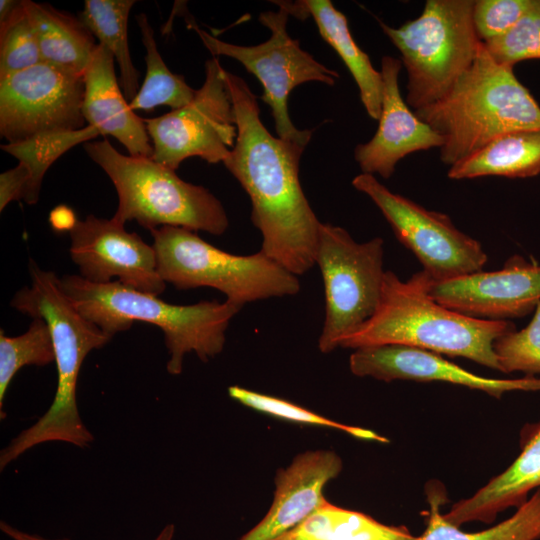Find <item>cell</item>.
<instances>
[{"instance_id": "1", "label": "cell", "mask_w": 540, "mask_h": 540, "mask_svg": "<svg viewBox=\"0 0 540 540\" xmlns=\"http://www.w3.org/2000/svg\"><path fill=\"white\" fill-rule=\"evenodd\" d=\"M237 136L223 161L251 200V221L262 235L261 251L285 269L302 275L315 264L321 222L300 184L305 149L274 137L260 119L256 96L239 76L225 70Z\"/></svg>"}, {"instance_id": "2", "label": "cell", "mask_w": 540, "mask_h": 540, "mask_svg": "<svg viewBox=\"0 0 540 540\" xmlns=\"http://www.w3.org/2000/svg\"><path fill=\"white\" fill-rule=\"evenodd\" d=\"M29 272L31 286L18 291L10 305L47 323L55 352L57 388L48 410L1 450V471L39 444L64 442L79 448L90 446L94 436L78 410V376L86 356L112 339L76 309L53 271L43 270L30 260Z\"/></svg>"}, {"instance_id": "3", "label": "cell", "mask_w": 540, "mask_h": 540, "mask_svg": "<svg viewBox=\"0 0 540 540\" xmlns=\"http://www.w3.org/2000/svg\"><path fill=\"white\" fill-rule=\"evenodd\" d=\"M433 280L424 270L401 280L386 271L375 313L340 347L358 349L401 345L463 357L498 370L494 341L515 329L508 320L474 318L438 303L430 294Z\"/></svg>"}, {"instance_id": "4", "label": "cell", "mask_w": 540, "mask_h": 540, "mask_svg": "<svg viewBox=\"0 0 540 540\" xmlns=\"http://www.w3.org/2000/svg\"><path fill=\"white\" fill-rule=\"evenodd\" d=\"M60 283L76 309L111 337L128 330L135 321L158 326L164 334L171 375L182 372L187 353H196L203 362L221 353L229 323L243 307L227 300L173 305L117 280L97 284L66 275Z\"/></svg>"}, {"instance_id": "5", "label": "cell", "mask_w": 540, "mask_h": 540, "mask_svg": "<svg viewBox=\"0 0 540 540\" xmlns=\"http://www.w3.org/2000/svg\"><path fill=\"white\" fill-rule=\"evenodd\" d=\"M513 68L497 63L481 43L473 64L450 91L415 111L444 137L439 150L445 165L453 166L502 134L540 129V105Z\"/></svg>"}, {"instance_id": "6", "label": "cell", "mask_w": 540, "mask_h": 540, "mask_svg": "<svg viewBox=\"0 0 540 540\" xmlns=\"http://www.w3.org/2000/svg\"><path fill=\"white\" fill-rule=\"evenodd\" d=\"M88 156L113 182L118 207L113 219L136 221L151 231L161 226L223 234L229 220L222 203L206 188L188 183L151 157L127 156L107 140L86 142Z\"/></svg>"}, {"instance_id": "7", "label": "cell", "mask_w": 540, "mask_h": 540, "mask_svg": "<svg viewBox=\"0 0 540 540\" xmlns=\"http://www.w3.org/2000/svg\"><path fill=\"white\" fill-rule=\"evenodd\" d=\"M474 0H427L421 14L399 27L379 25L401 54L406 103L415 111L442 99L473 64L481 41Z\"/></svg>"}, {"instance_id": "8", "label": "cell", "mask_w": 540, "mask_h": 540, "mask_svg": "<svg viewBox=\"0 0 540 540\" xmlns=\"http://www.w3.org/2000/svg\"><path fill=\"white\" fill-rule=\"evenodd\" d=\"M150 232L158 272L165 283L177 289L215 288L227 301L241 306L300 291L297 276L261 250L234 255L181 227L161 226Z\"/></svg>"}, {"instance_id": "9", "label": "cell", "mask_w": 540, "mask_h": 540, "mask_svg": "<svg viewBox=\"0 0 540 540\" xmlns=\"http://www.w3.org/2000/svg\"><path fill=\"white\" fill-rule=\"evenodd\" d=\"M384 241L358 243L342 227L321 223L315 254L325 294L319 350L329 353L375 313L386 271Z\"/></svg>"}, {"instance_id": "10", "label": "cell", "mask_w": 540, "mask_h": 540, "mask_svg": "<svg viewBox=\"0 0 540 540\" xmlns=\"http://www.w3.org/2000/svg\"><path fill=\"white\" fill-rule=\"evenodd\" d=\"M274 2L278 11H265L259 15V22L270 30L271 35L258 45L227 43L193 23L188 27L198 34L213 56L231 57L258 78L263 86L261 99L271 108L277 136L306 147L312 131L295 127L288 113V96L296 86L310 81L333 86L339 74L315 60L300 47L298 40L290 37L287 22L291 14L286 1Z\"/></svg>"}, {"instance_id": "11", "label": "cell", "mask_w": 540, "mask_h": 540, "mask_svg": "<svg viewBox=\"0 0 540 540\" xmlns=\"http://www.w3.org/2000/svg\"><path fill=\"white\" fill-rule=\"evenodd\" d=\"M353 187L366 194L434 282L482 271L488 256L479 241L459 230L442 212L428 210L390 191L374 175L360 173Z\"/></svg>"}, {"instance_id": "12", "label": "cell", "mask_w": 540, "mask_h": 540, "mask_svg": "<svg viewBox=\"0 0 540 540\" xmlns=\"http://www.w3.org/2000/svg\"><path fill=\"white\" fill-rule=\"evenodd\" d=\"M225 69L218 57L205 62V80L186 106L154 118H144L152 159L176 170L187 158L209 164L223 162L234 147L237 127Z\"/></svg>"}, {"instance_id": "13", "label": "cell", "mask_w": 540, "mask_h": 540, "mask_svg": "<svg viewBox=\"0 0 540 540\" xmlns=\"http://www.w3.org/2000/svg\"><path fill=\"white\" fill-rule=\"evenodd\" d=\"M83 75L41 62L0 79V135L7 143L59 131L78 130Z\"/></svg>"}, {"instance_id": "14", "label": "cell", "mask_w": 540, "mask_h": 540, "mask_svg": "<svg viewBox=\"0 0 540 540\" xmlns=\"http://www.w3.org/2000/svg\"><path fill=\"white\" fill-rule=\"evenodd\" d=\"M73 262L85 280L105 284L117 277L124 286L160 295L166 288L157 269L156 252L124 224L92 214L69 231Z\"/></svg>"}, {"instance_id": "15", "label": "cell", "mask_w": 540, "mask_h": 540, "mask_svg": "<svg viewBox=\"0 0 540 540\" xmlns=\"http://www.w3.org/2000/svg\"><path fill=\"white\" fill-rule=\"evenodd\" d=\"M430 294L443 306L474 318H521L540 302V265L514 255L495 271L433 281Z\"/></svg>"}, {"instance_id": "16", "label": "cell", "mask_w": 540, "mask_h": 540, "mask_svg": "<svg viewBox=\"0 0 540 540\" xmlns=\"http://www.w3.org/2000/svg\"><path fill=\"white\" fill-rule=\"evenodd\" d=\"M401 67L400 59L382 58L383 93L378 129L354 151L362 173L378 174L385 179L393 175L397 163L407 155L444 145V137L422 121L403 99L399 88Z\"/></svg>"}, {"instance_id": "17", "label": "cell", "mask_w": 540, "mask_h": 540, "mask_svg": "<svg viewBox=\"0 0 540 540\" xmlns=\"http://www.w3.org/2000/svg\"><path fill=\"white\" fill-rule=\"evenodd\" d=\"M351 372L381 381H441L481 390L496 398L510 391H540V377L494 379L476 375L440 354L401 345L355 349L349 358Z\"/></svg>"}, {"instance_id": "18", "label": "cell", "mask_w": 540, "mask_h": 540, "mask_svg": "<svg viewBox=\"0 0 540 540\" xmlns=\"http://www.w3.org/2000/svg\"><path fill=\"white\" fill-rule=\"evenodd\" d=\"M341 470L342 460L331 450L298 454L276 473L267 514L239 540H273L297 526L326 501L323 489Z\"/></svg>"}, {"instance_id": "19", "label": "cell", "mask_w": 540, "mask_h": 540, "mask_svg": "<svg viewBox=\"0 0 540 540\" xmlns=\"http://www.w3.org/2000/svg\"><path fill=\"white\" fill-rule=\"evenodd\" d=\"M114 62L113 54L99 43L83 75V117L100 135L116 138L130 156L152 157L146 125L121 91Z\"/></svg>"}, {"instance_id": "20", "label": "cell", "mask_w": 540, "mask_h": 540, "mask_svg": "<svg viewBox=\"0 0 540 540\" xmlns=\"http://www.w3.org/2000/svg\"><path fill=\"white\" fill-rule=\"evenodd\" d=\"M521 453L502 473L472 496L454 503L444 518L460 527L469 522L492 523L502 511L518 508L540 488V421L522 430Z\"/></svg>"}, {"instance_id": "21", "label": "cell", "mask_w": 540, "mask_h": 540, "mask_svg": "<svg viewBox=\"0 0 540 540\" xmlns=\"http://www.w3.org/2000/svg\"><path fill=\"white\" fill-rule=\"evenodd\" d=\"M299 4L305 19L309 16L314 19L321 37L337 52L348 68L368 115L378 120L382 106V75L353 39L346 16L329 0H304L299 1Z\"/></svg>"}, {"instance_id": "22", "label": "cell", "mask_w": 540, "mask_h": 540, "mask_svg": "<svg viewBox=\"0 0 540 540\" xmlns=\"http://www.w3.org/2000/svg\"><path fill=\"white\" fill-rule=\"evenodd\" d=\"M42 62L84 75L98 44L79 18L51 5L24 0Z\"/></svg>"}, {"instance_id": "23", "label": "cell", "mask_w": 540, "mask_h": 540, "mask_svg": "<svg viewBox=\"0 0 540 540\" xmlns=\"http://www.w3.org/2000/svg\"><path fill=\"white\" fill-rule=\"evenodd\" d=\"M540 174V129L502 134L449 167L453 180L485 176L529 178Z\"/></svg>"}, {"instance_id": "24", "label": "cell", "mask_w": 540, "mask_h": 540, "mask_svg": "<svg viewBox=\"0 0 540 540\" xmlns=\"http://www.w3.org/2000/svg\"><path fill=\"white\" fill-rule=\"evenodd\" d=\"M429 510L422 513L426 519L424 532L416 540H539L540 488L508 519L479 532H465L448 522L440 512L446 502L442 486H427Z\"/></svg>"}, {"instance_id": "25", "label": "cell", "mask_w": 540, "mask_h": 540, "mask_svg": "<svg viewBox=\"0 0 540 540\" xmlns=\"http://www.w3.org/2000/svg\"><path fill=\"white\" fill-rule=\"evenodd\" d=\"M273 540H416L407 527L383 524L327 500L297 526Z\"/></svg>"}, {"instance_id": "26", "label": "cell", "mask_w": 540, "mask_h": 540, "mask_svg": "<svg viewBox=\"0 0 540 540\" xmlns=\"http://www.w3.org/2000/svg\"><path fill=\"white\" fill-rule=\"evenodd\" d=\"M135 0H85L79 19L114 56L122 92L128 102L139 90V72L128 46L127 24Z\"/></svg>"}, {"instance_id": "27", "label": "cell", "mask_w": 540, "mask_h": 540, "mask_svg": "<svg viewBox=\"0 0 540 540\" xmlns=\"http://www.w3.org/2000/svg\"><path fill=\"white\" fill-rule=\"evenodd\" d=\"M141 40L146 49V75L137 94L129 102L133 111H151L159 105L176 110L189 104L196 95L182 75L172 73L163 61L146 14L136 16Z\"/></svg>"}, {"instance_id": "28", "label": "cell", "mask_w": 540, "mask_h": 540, "mask_svg": "<svg viewBox=\"0 0 540 540\" xmlns=\"http://www.w3.org/2000/svg\"><path fill=\"white\" fill-rule=\"evenodd\" d=\"M100 135L97 128L87 125L78 130L38 134L16 143L1 145V149L18 159L29 174L25 202L33 205L39 198L41 184L48 168L64 153L80 143Z\"/></svg>"}, {"instance_id": "29", "label": "cell", "mask_w": 540, "mask_h": 540, "mask_svg": "<svg viewBox=\"0 0 540 540\" xmlns=\"http://www.w3.org/2000/svg\"><path fill=\"white\" fill-rule=\"evenodd\" d=\"M42 62L24 0L0 2V79Z\"/></svg>"}, {"instance_id": "30", "label": "cell", "mask_w": 540, "mask_h": 540, "mask_svg": "<svg viewBox=\"0 0 540 540\" xmlns=\"http://www.w3.org/2000/svg\"><path fill=\"white\" fill-rule=\"evenodd\" d=\"M55 362V352L47 323L34 318L28 330L14 337L0 333V415L8 386L15 374L24 366H45Z\"/></svg>"}, {"instance_id": "31", "label": "cell", "mask_w": 540, "mask_h": 540, "mask_svg": "<svg viewBox=\"0 0 540 540\" xmlns=\"http://www.w3.org/2000/svg\"><path fill=\"white\" fill-rule=\"evenodd\" d=\"M228 394L232 399L249 408L278 418L304 424L336 428L360 439L388 442V439L371 430L349 426L330 420L304 407L278 397L258 393L237 385L230 386L228 388Z\"/></svg>"}, {"instance_id": "32", "label": "cell", "mask_w": 540, "mask_h": 540, "mask_svg": "<svg viewBox=\"0 0 540 540\" xmlns=\"http://www.w3.org/2000/svg\"><path fill=\"white\" fill-rule=\"evenodd\" d=\"M493 350L503 373L522 372L526 376L540 375V302L526 327L497 338Z\"/></svg>"}, {"instance_id": "33", "label": "cell", "mask_w": 540, "mask_h": 540, "mask_svg": "<svg viewBox=\"0 0 540 540\" xmlns=\"http://www.w3.org/2000/svg\"><path fill=\"white\" fill-rule=\"evenodd\" d=\"M483 45L497 63L511 67L540 59V0H532L530 8L509 32Z\"/></svg>"}, {"instance_id": "34", "label": "cell", "mask_w": 540, "mask_h": 540, "mask_svg": "<svg viewBox=\"0 0 540 540\" xmlns=\"http://www.w3.org/2000/svg\"><path fill=\"white\" fill-rule=\"evenodd\" d=\"M532 0H474L473 24L482 43L509 32L530 8Z\"/></svg>"}, {"instance_id": "35", "label": "cell", "mask_w": 540, "mask_h": 540, "mask_svg": "<svg viewBox=\"0 0 540 540\" xmlns=\"http://www.w3.org/2000/svg\"><path fill=\"white\" fill-rule=\"evenodd\" d=\"M29 174L26 168L18 163L14 168L0 175V211L11 202L25 201L29 188Z\"/></svg>"}, {"instance_id": "36", "label": "cell", "mask_w": 540, "mask_h": 540, "mask_svg": "<svg viewBox=\"0 0 540 540\" xmlns=\"http://www.w3.org/2000/svg\"><path fill=\"white\" fill-rule=\"evenodd\" d=\"M77 221L74 211L65 205L55 207L49 215L52 229L59 232L70 231Z\"/></svg>"}, {"instance_id": "37", "label": "cell", "mask_w": 540, "mask_h": 540, "mask_svg": "<svg viewBox=\"0 0 540 540\" xmlns=\"http://www.w3.org/2000/svg\"><path fill=\"white\" fill-rule=\"evenodd\" d=\"M1 531L6 534L12 540H51L39 535L30 534L19 530L5 521L0 522ZM56 540H69V539H56Z\"/></svg>"}, {"instance_id": "38", "label": "cell", "mask_w": 540, "mask_h": 540, "mask_svg": "<svg viewBox=\"0 0 540 540\" xmlns=\"http://www.w3.org/2000/svg\"><path fill=\"white\" fill-rule=\"evenodd\" d=\"M175 527L173 524H168L159 532L154 540H173Z\"/></svg>"}]
</instances>
